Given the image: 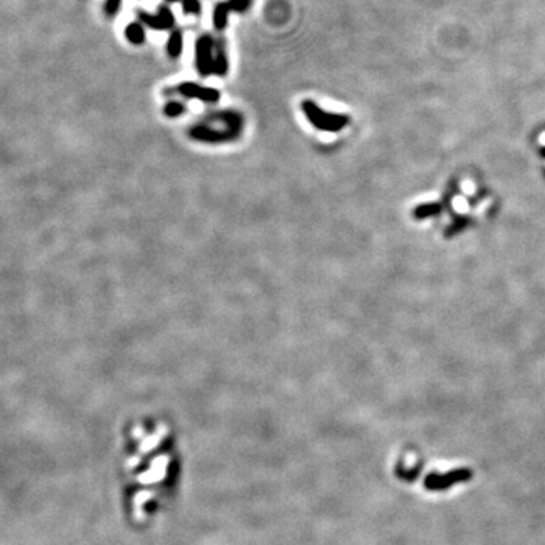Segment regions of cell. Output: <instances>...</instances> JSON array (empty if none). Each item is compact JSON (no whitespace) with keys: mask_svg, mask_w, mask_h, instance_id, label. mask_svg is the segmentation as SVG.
<instances>
[{"mask_svg":"<svg viewBox=\"0 0 545 545\" xmlns=\"http://www.w3.org/2000/svg\"><path fill=\"white\" fill-rule=\"evenodd\" d=\"M182 7H183L185 14H194V16L200 14V2H198V0H183Z\"/></svg>","mask_w":545,"mask_h":545,"instance_id":"cell-12","label":"cell"},{"mask_svg":"<svg viewBox=\"0 0 545 545\" xmlns=\"http://www.w3.org/2000/svg\"><path fill=\"white\" fill-rule=\"evenodd\" d=\"M238 132L236 130H214L209 127H203L198 126L195 129L191 130V137L200 141H209V143H217V141H226V140H232L233 137H236Z\"/></svg>","mask_w":545,"mask_h":545,"instance_id":"cell-6","label":"cell"},{"mask_svg":"<svg viewBox=\"0 0 545 545\" xmlns=\"http://www.w3.org/2000/svg\"><path fill=\"white\" fill-rule=\"evenodd\" d=\"M140 19L144 25H147L149 28H152L155 31H165L174 25V16L165 7H161L159 13L156 16H152L147 13H140Z\"/></svg>","mask_w":545,"mask_h":545,"instance_id":"cell-5","label":"cell"},{"mask_svg":"<svg viewBox=\"0 0 545 545\" xmlns=\"http://www.w3.org/2000/svg\"><path fill=\"white\" fill-rule=\"evenodd\" d=\"M229 70V62H227V56L223 50V47L220 46L215 56H214V75L217 76H224Z\"/></svg>","mask_w":545,"mask_h":545,"instance_id":"cell-10","label":"cell"},{"mask_svg":"<svg viewBox=\"0 0 545 545\" xmlns=\"http://www.w3.org/2000/svg\"><path fill=\"white\" fill-rule=\"evenodd\" d=\"M120 4H121V0H106V5H105V11H106V14L114 16V14L118 11Z\"/></svg>","mask_w":545,"mask_h":545,"instance_id":"cell-14","label":"cell"},{"mask_svg":"<svg viewBox=\"0 0 545 545\" xmlns=\"http://www.w3.org/2000/svg\"><path fill=\"white\" fill-rule=\"evenodd\" d=\"M230 7L229 4H218L214 10V16H212V22H214V28L217 31H221L226 28L227 25V16H229Z\"/></svg>","mask_w":545,"mask_h":545,"instance_id":"cell-7","label":"cell"},{"mask_svg":"<svg viewBox=\"0 0 545 545\" xmlns=\"http://www.w3.org/2000/svg\"><path fill=\"white\" fill-rule=\"evenodd\" d=\"M126 38L129 40V43L132 44H143L144 40H146V35H144V29L140 23H130L127 25L126 28Z\"/></svg>","mask_w":545,"mask_h":545,"instance_id":"cell-9","label":"cell"},{"mask_svg":"<svg viewBox=\"0 0 545 545\" xmlns=\"http://www.w3.org/2000/svg\"><path fill=\"white\" fill-rule=\"evenodd\" d=\"M183 50V37L180 32H173L167 43V52L171 58H179Z\"/></svg>","mask_w":545,"mask_h":545,"instance_id":"cell-8","label":"cell"},{"mask_svg":"<svg viewBox=\"0 0 545 545\" xmlns=\"http://www.w3.org/2000/svg\"><path fill=\"white\" fill-rule=\"evenodd\" d=\"M168 4H177V2H183V0H165Z\"/></svg>","mask_w":545,"mask_h":545,"instance_id":"cell-15","label":"cell"},{"mask_svg":"<svg viewBox=\"0 0 545 545\" xmlns=\"http://www.w3.org/2000/svg\"><path fill=\"white\" fill-rule=\"evenodd\" d=\"M471 477H472V472L469 469H466V468L453 469V471L445 472V474L430 472L424 479V486L429 491H444V489L451 488L456 483L468 482Z\"/></svg>","mask_w":545,"mask_h":545,"instance_id":"cell-2","label":"cell"},{"mask_svg":"<svg viewBox=\"0 0 545 545\" xmlns=\"http://www.w3.org/2000/svg\"><path fill=\"white\" fill-rule=\"evenodd\" d=\"M227 4H229L230 10H233V11H245L250 5L248 0H229Z\"/></svg>","mask_w":545,"mask_h":545,"instance_id":"cell-13","label":"cell"},{"mask_svg":"<svg viewBox=\"0 0 545 545\" xmlns=\"http://www.w3.org/2000/svg\"><path fill=\"white\" fill-rule=\"evenodd\" d=\"M179 93L188 99H195L205 103H215L220 100V91L215 88H206L194 82H183L179 85Z\"/></svg>","mask_w":545,"mask_h":545,"instance_id":"cell-4","label":"cell"},{"mask_svg":"<svg viewBox=\"0 0 545 545\" xmlns=\"http://www.w3.org/2000/svg\"><path fill=\"white\" fill-rule=\"evenodd\" d=\"M302 108H303L306 117L309 118V121H311L315 127L321 129V130L335 132V130L343 129V127L347 124V121H349V118L344 117V115H335V114H327V112H324L321 108H318L315 103H312V102H309V100L303 102Z\"/></svg>","mask_w":545,"mask_h":545,"instance_id":"cell-1","label":"cell"},{"mask_svg":"<svg viewBox=\"0 0 545 545\" xmlns=\"http://www.w3.org/2000/svg\"><path fill=\"white\" fill-rule=\"evenodd\" d=\"M214 41L209 35H203L195 43V67L201 78L214 75Z\"/></svg>","mask_w":545,"mask_h":545,"instance_id":"cell-3","label":"cell"},{"mask_svg":"<svg viewBox=\"0 0 545 545\" xmlns=\"http://www.w3.org/2000/svg\"><path fill=\"white\" fill-rule=\"evenodd\" d=\"M185 112V106L179 102H170L168 105H165L164 108V114L167 117H179Z\"/></svg>","mask_w":545,"mask_h":545,"instance_id":"cell-11","label":"cell"}]
</instances>
